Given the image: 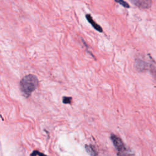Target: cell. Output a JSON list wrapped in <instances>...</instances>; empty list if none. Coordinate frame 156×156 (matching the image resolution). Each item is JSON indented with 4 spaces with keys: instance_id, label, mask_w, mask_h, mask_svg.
Returning a JSON list of instances; mask_svg holds the SVG:
<instances>
[{
    "instance_id": "9c48e42d",
    "label": "cell",
    "mask_w": 156,
    "mask_h": 156,
    "mask_svg": "<svg viewBox=\"0 0 156 156\" xmlns=\"http://www.w3.org/2000/svg\"><path fill=\"white\" fill-rule=\"evenodd\" d=\"M72 101L71 97H68V96H64L62 98V102L64 104H70Z\"/></svg>"
},
{
    "instance_id": "5b68a950",
    "label": "cell",
    "mask_w": 156,
    "mask_h": 156,
    "mask_svg": "<svg viewBox=\"0 0 156 156\" xmlns=\"http://www.w3.org/2000/svg\"><path fill=\"white\" fill-rule=\"evenodd\" d=\"M86 19L87 20V21L89 22V23H90L93 26V27L94 29H96V31H98L99 32H103V28L101 27V26L97 24L96 22L93 20V19L92 17L90 14H87L86 15Z\"/></svg>"
},
{
    "instance_id": "7a4b0ae2",
    "label": "cell",
    "mask_w": 156,
    "mask_h": 156,
    "mask_svg": "<svg viewBox=\"0 0 156 156\" xmlns=\"http://www.w3.org/2000/svg\"><path fill=\"white\" fill-rule=\"evenodd\" d=\"M111 140L117 151L118 156H129V152L126 148L125 144L122 142L121 139L114 134L111 135Z\"/></svg>"
},
{
    "instance_id": "8992f818",
    "label": "cell",
    "mask_w": 156,
    "mask_h": 156,
    "mask_svg": "<svg viewBox=\"0 0 156 156\" xmlns=\"http://www.w3.org/2000/svg\"><path fill=\"white\" fill-rule=\"evenodd\" d=\"M86 150L87 153L90 156H97L98 155L96 149H94V148L92 145H86Z\"/></svg>"
},
{
    "instance_id": "ba28073f",
    "label": "cell",
    "mask_w": 156,
    "mask_h": 156,
    "mask_svg": "<svg viewBox=\"0 0 156 156\" xmlns=\"http://www.w3.org/2000/svg\"><path fill=\"white\" fill-rule=\"evenodd\" d=\"M115 1H116V3L120 4V5H122V6L125 8H130L129 4H128L127 2H126L125 1H124V0H115Z\"/></svg>"
},
{
    "instance_id": "30bf717a",
    "label": "cell",
    "mask_w": 156,
    "mask_h": 156,
    "mask_svg": "<svg viewBox=\"0 0 156 156\" xmlns=\"http://www.w3.org/2000/svg\"><path fill=\"white\" fill-rule=\"evenodd\" d=\"M37 155H39V156H47L45 154H44L40 152H39L38 151H34L33 153L31 154V156H36Z\"/></svg>"
},
{
    "instance_id": "3957f363",
    "label": "cell",
    "mask_w": 156,
    "mask_h": 156,
    "mask_svg": "<svg viewBox=\"0 0 156 156\" xmlns=\"http://www.w3.org/2000/svg\"><path fill=\"white\" fill-rule=\"evenodd\" d=\"M150 65H151V64L148 62H146V61L140 59H137L135 61L134 67L137 71L145 72L148 71H149Z\"/></svg>"
},
{
    "instance_id": "52a82bcc",
    "label": "cell",
    "mask_w": 156,
    "mask_h": 156,
    "mask_svg": "<svg viewBox=\"0 0 156 156\" xmlns=\"http://www.w3.org/2000/svg\"><path fill=\"white\" fill-rule=\"evenodd\" d=\"M149 71L152 75V76L153 77L154 79H155V81H156V66L151 64L149 67Z\"/></svg>"
},
{
    "instance_id": "277c9868",
    "label": "cell",
    "mask_w": 156,
    "mask_h": 156,
    "mask_svg": "<svg viewBox=\"0 0 156 156\" xmlns=\"http://www.w3.org/2000/svg\"><path fill=\"white\" fill-rule=\"evenodd\" d=\"M137 8L142 9H148L151 7L153 0H129Z\"/></svg>"
},
{
    "instance_id": "6da1fadb",
    "label": "cell",
    "mask_w": 156,
    "mask_h": 156,
    "mask_svg": "<svg viewBox=\"0 0 156 156\" xmlns=\"http://www.w3.org/2000/svg\"><path fill=\"white\" fill-rule=\"evenodd\" d=\"M38 86V79L34 75H27L22 78L20 82V88L23 96L28 98L36 90Z\"/></svg>"
}]
</instances>
